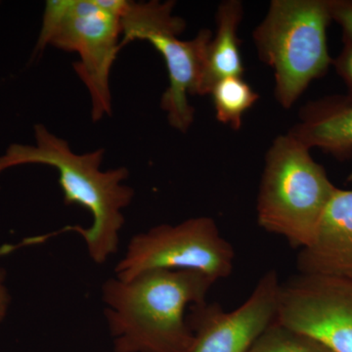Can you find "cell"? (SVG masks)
Wrapping results in <instances>:
<instances>
[{"instance_id":"cell-10","label":"cell","mask_w":352,"mask_h":352,"mask_svg":"<svg viewBox=\"0 0 352 352\" xmlns=\"http://www.w3.org/2000/svg\"><path fill=\"white\" fill-rule=\"evenodd\" d=\"M303 274H320L352 281V190L336 189L314 241L298 256Z\"/></svg>"},{"instance_id":"cell-3","label":"cell","mask_w":352,"mask_h":352,"mask_svg":"<svg viewBox=\"0 0 352 352\" xmlns=\"http://www.w3.org/2000/svg\"><path fill=\"white\" fill-rule=\"evenodd\" d=\"M337 188L308 148L289 133L279 136L266 154L256 205L259 226L305 249Z\"/></svg>"},{"instance_id":"cell-11","label":"cell","mask_w":352,"mask_h":352,"mask_svg":"<svg viewBox=\"0 0 352 352\" xmlns=\"http://www.w3.org/2000/svg\"><path fill=\"white\" fill-rule=\"evenodd\" d=\"M308 149L318 148L340 160L352 156V101L330 96L310 102L289 132Z\"/></svg>"},{"instance_id":"cell-15","label":"cell","mask_w":352,"mask_h":352,"mask_svg":"<svg viewBox=\"0 0 352 352\" xmlns=\"http://www.w3.org/2000/svg\"><path fill=\"white\" fill-rule=\"evenodd\" d=\"M331 19L342 27V39L352 41V0H328Z\"/></svg>"},{"instance_id":"cell-2","label":"cell","mask_w":352,"mask_h":352,"mask_svg":"<svg viewBox=\"0 0 352 352\" xmlns=\"http://www.w3.org/2000/svg\"><path fill=\"white\" fill-rule=\"evenodd\" d=\"M215 281L190 270H152L102 287L115 352H185L193 332L187 308L206 302Z\"/></svg>"},{"instance_id":"cell-5","label":"cell","mask_w":352,"mask_h":352,"mask_svg":"<svg viewBox=\"0 0 352 352\" xmlns=\"http://www.w3.org/2000/svg\"><path fill=\"white\" fill-rule=\"evenodd\" d=\"M120 34V18L99 0L46 1L34 54L47 46L78 54L74 69L89 92L94 122L112 113L110 76Z\"/></svg>"},{"instance_id":"cell-16","label":"cell","mask_w":352,"mask_h":352,"mask_svg":"<svg viewBox=\"0 0 352 352\" xmlns=\"http://www.w3.org/2000/svg\"><path fill=\"white\" fill-rule=\"evenodd\" d=\"M344 48L339 56L333 60V67L340 78L346 83L349 94L346 95L352 101V41L342 39Z\"/></svg>"},{"instance_id":"cell-13","label":"cell","mask_w":352,"mask_h":352,"mask_svg":"<svg viewBox=\"0 0 352 352\" xmlns=\"http://www.w3.org/2000/svg\"><path fill=\"white\" fill-rule=\"evenodd\" d=\"M217 119L233 129L242 126L244 113L258 100L259 95L243 76H234L219 80L210 90Z\"/></svg>"},{"instance_id":"cell-8","label":"cell","mask_w":352,"mask_h":352,"mask_svg":"<svg viewBox=\"0 0 352 352\" xmlns=\"http://www.w3.org/2000/svg\"><path fill=\"white\" fill-rule=\"evenodd\" d=\"M275 321L333 352H352V281L300 274L280 287Z\"/></svg>"},{"instance_id":"cell-12","label":"cell","mask_w":352,"mask_h":352,"mask_svg":"<svg viewBox=\"0 0 352 352\" xmlns=\"http://www.w3.org/2000/svg\"><path fill=\"white\" fill-rule=\"evenodd\" d=\"M242 19L243 4L240 1L226 0L219 4L217 32L208 43L200 95L210 94L219 80L244 75L238 38V28Z\"/></svg>"},{"instance_id":"cell-4","label":"cell","mask_w":352,"mask_h":352,"mask_svg":"<svg viewBox=\"0 0 352 352\" xmlns=\"http://www.w3.org/2000/svg\"><path fill=\"white\" fill-rule=\"evenodd\" d=\"M328 0H273L254 32L259 57L274 71L275 96L291 108L333 64L327 44Z\"/></svg>"},{"instance_id":"cell-7","label":"cell","mask_w":352,"mask_h":352,"mask_svg":"<svg viewBox=\"0 0 352 352\" xmlns=\"http://www.w3.org/2000/svg\"><path fill=\"white\" fill-rule=\"evenodd\" d=\"M235 251L212 217L160 224L136 234L115 267L116 278L129 281L152 270H190L215 282L232 273Z\"/></svg>"},{"instance_id":"cell-17","label":"cell","mask_w":352,"mask_h":352,"mask_svg":"<svg viewBox=\"0 0 352 352\" xmlns=\"http://www.w3.org/2000/svg\"><path fill=\"white\" fill-rule=\"evenodd\" d=\"M11 305V296L6 285V271L0 267V323L6 318Z\"/></svg>"},{"instance_id":"cell-1","label":"cell","mask_w":352,"mask_h":352,"mask_svg":"<svg viewBox=\"0 0 352 352\" xmlns=\"http://www.w3.org/2000/svg\"><path fill=\"white\" fill-rule=\"evenodd\" d=\"M34 144L9 145L0 155V175L25 164H41L55 168L67 206H80L91 214L87 228L67 226L62 231L78 233L87 245L95 263L103 264L120 247L124 226L122 210L131 205L134 191L124 184L129 177L126 168L102 170L104 150L78 154L65 139L52 133L43 124L34 127Z\"/></svg>"},{"instance_id":"cell-14","label":"cell","mask_w":352,"mask_h":352,"mask_svg":"<svg viewBox=\"0 0 352 352\" xmlns=\"http://www.w3.org/2000/svg\"><path fill=\"white\" fill-rule=\"evenodd\" d=\"M248 352H333L325 346L274 321Z\"/></svg>"},{"instance_id":"cell-6","label":"cell","mask_w":352,"mask_h":352,"mask_svg":"<svg viewBox=\"0 0 352 352\" xmlns=\"http://www.w3.org/2000/svg\"><path fill=\"white\" fill-rule=\"evenodd\" d=\"M175 6V1H129L120 18L122 46L131 41H147L163 56L170 83L162 97V109L173 129L186 132L195 117L188 96L200 95L212 34L204 29L191 41L180 39L185 22L173 14Z\"/></svg>"},{"instance_id":"cell-9","label":"cell","mask_w":352,"mask_h":352,"mask_svg":"<svg viewBox=\"0 0 352 352\" xmlns=\"http://www.w3.org/2000/svg\"><path fill=\"white\" fill-rule=\"evenodd\" d=\"M280 287L275 270L266 272L249 298L232 311L207 302L189 307L193 340L185 352H248L276 319Z\"/></svg>"}]
</instances>
